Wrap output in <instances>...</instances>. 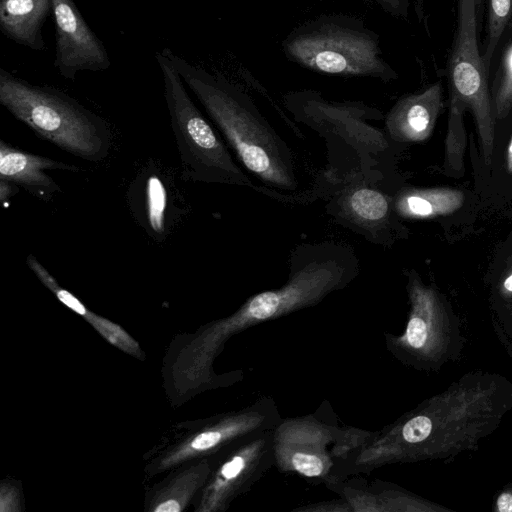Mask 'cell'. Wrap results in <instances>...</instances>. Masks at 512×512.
<instances>
[{
  "instance_id": "ac0fdd59",
  "label": "cell",
  "mask_w": 512,
  "mask_h": 512,
  "mask_svg": "<svg viewBox=\"0 0 512 512\" xmlns=\"http://www.w3.org/2000/svg\"><path fill=\"white\" fill-rule=\"evenodd\" d=\"M409 293L412 301V315L408 321L403 338L411 348L420 349L427 342V322L423 317V311L417 297L412 292L409 291Z\"/></svg>"
},
{
  "instance_id": "5bb4252c",
  "label": "cell",
  "mask_w": 512,
  "mask_h": 512,
  "mask_svg": "<svg viewBox=\"0 0 512 512\" xmlns=\"http://www.w3.org/2000/svg\"><path fill=\"white\" fill-rule=\"evenodd\" d=\"M464 200L462 191L449 187L404 189L395 197L393 210L405 219H431L456 212Z\"/></svg>"
},
{
  "instance_id": "d6986e66",
  "label": "cell",
  "mask_w": 512,
  "mask_h": 512,
  "mask_svg": "<svg viewBox=\"0 0 512 512\" xmlns=\"http://www.w3.org/2000/svg\"><path fill=\"white\" fill-rule=\"evenodd\" d=\"M165 189L157 178H150L147 194V215L150 226L160 232L163 228V216L166 208Z\"/></svg>"
},
{
  "instance_id": "52a82bcc",
  "label": "cell",
  "mask_w": 512,
  "mask_h": 512,
  "mask_svg": "<svg viewBox=\"0 0 512 512\" xmlns=\"http://www.w3.org/2000/svg\"><path fill=\"white\" fill-rule=\"evenodd\" d=\"M475 0H458V24L448 63L451 96L470 108L475 118L485 164L492 160L494 114L488 73L477 43Z\"/></svg>"
},
{
  "instance_id": "277c9868",
  "label": "cell",
  "mask_w": 512,
  "mask_h": 512,
  "mask_svg": "<svg viewBox=\"0 0 512 512\" xmlns=\"http://www.w3.org/2000/svg\"><path fill=\"white\" fill-rule=\"evenodd\" d=\"M0 103L39 137L76 157L97 162L108 154L106 122L57 88L31 84L0 68Z\"/></svg>"
},
{
  "instance_id": "44dd1931",
  "label": "cell",
  "mask_w": 512,
  "mask_h": 512,
  "mask_svg": "<svg viewBox=\"0 0 512 512\" xmlns=\"http://www.w3.org/2000/svg\"><path fill=\"white\" fill-rule=\"evenodd\" d=\"M369 5H376L393 17H406L409 0H360Z\"/></svg>"
},
{
  "instance_id": "30bf717a",
  "label": "cell",
  "mask_w": 512,
  "mask_h": 512,
  "mask_svg": "<svg viewBox=\"0 0 512 512\" xmlns=\"http://www.w3.org/2000/svg\"><path fill=\"white\" fill-rule=\"evenodd\" d=\"M442 107L440 82L420 93L405 95L397 100L386 116L387 132L398 142H423L431 136Z\"/></svg>"
},
{
  "instance_id": "4316f807",
  "label": "cell",
  "mask_w": 512,
  "mask_h": 512,
  "mask_svg": "<svg viewBox=\"0 0 512 512\" xmlns=\"http://www.w3.org/2000/svg\"><path fill=\"white\" fill-rule=\"evenodd\" d=\"M483 0H475L476 7L478 8L479 5H481Z\"/></svg>"
},
{
  "instance_id": "9a60e30c",
  "label": "cell",
  "mask_w": 512,
  "mask_h": 512,
  "mask_svg": "<svg viewBox=\"0 0 512 512\" xmlns=\"http://www.w3.org/2000/svg\"><path fill=\"white\" fill-rule=\"evenodd\" d=\"M497 50L498 59L490 96L495 116L503 119L512 109V18L499 40Z\"/></svg>"
},
{
  "instance_id": "e0dca14e",
  "label": "cell",
  "mask_w": 512,
  "mask_h": 512,
  "mask_svg": "<svg viewBox=\"0 0 512 512\" xmlns=\"http://www.w3.org/2000/svg\"><path fill=\"white\" fill-rule=\"evenodd\" d=\"M487 38L483 54L484 67L488 73L499 40L512 18V0H486Z\"/></svg>"
},
{
  "instance_id": "8992f818",
  "label": "cell",
  "mask_w": 512,
  "mask_h": 512,
  "mask_svg": "<svg viewBox=\"0 0 512 512\" xmlns=\"http://www.w3.org/2000/svg\"><path fill=\"white\" fill-rule=\"evenodd\" d=\"M164 97L185 181L254 187L190 98L167 48L156 53Z\"/></svg>"
},
{
  "instance_id": "2e32d148",
  "label": "cell",
  "mask_w": 512,
  "mask_h": 512,
  "mask_svg": "<svg viewBox=\"0 0 512 512\" xmlns=\"http://www.w3.org/2000/svg\"><path fill=\"white\" fill-rule=\"evenodd\" d=\"M466 106L456 97L451 96L448 130L445 143V166L455 174L461 173L463 168V154L465 151V128L463 113Z\"/></svg>"
},
{
  "instance_id": "484cf974",
  "label": "cell",
  "mask_w": 512,
  "mask_h": 512,
  "mask_svg": "<svg viewBox=\"0 0 512 512\" xmlns=\"http://www.w3.org/2000/svg\"><path fill=\"white\" fill-rule=\"evenodd\" d=\"M503 288L506 292L512 293V270L505 278Z\"/></svg>"
},
{
  "instance_id": "603a6c76",
  "label": "cell",
  "mask_w": 512,
  "mask_h": 512,
  "mask_svg": "<svg viewBox=\"0 0 512 512\" xmlns=\"http://www.w3.org/2000/svg\"><path fill=\"white\" fill-rule=\"evenodd\" d=\"M498 510L501 512H512V495L502 494L497 501Z\"/></svg>"
},
{
  "instance_id": "4fadbf2b",
  "label": "cell",
  "mask_w": 512,
  "mask_h": 512,
  "mask_svg": "<svg viewBox=\"0 0 512 512\" xmlns=\"http://www.w3.org/2000/svg\"><path fill=\"white\" fill-rule=\"evenodd\" d=\"M337 202L340 218L345 219L349 226L365 229L368 233H372V229L384 228L393 209L386 195L366 186L345 190Z\"/></svg>"
},
{
  "instance_id": "d4e9b609",
  "label": "cell",
  "mask_w": 512,
  "mask_h": 512,
  "mask_svg": "<svg viewBox=\"0 0 512 512\" xmlns=\"http://www.w3.org/2000/svg\"><path fill=\"white\" fill-rule=\"evenodd\" d=\"M507 170L510 174H512V138L509 142L507 150Z\"/></svg>"
},
{
  "instance_id": "8fae6325",
  "label": "cell",
  "mask_w": 512,
  "mask_h": 512,
  "mask_svg": "<svg viewBox=\"0 0 512 512\" xmlns=\"http://www.w3.org/2000/svg\"><path fill=\"white\" fill-rule=\"evenodd\" d=\"M45 170L79 172L80 168L49 157L28 153L0 141V180L24 188L30 194L49 200L61 192L60 186Z\"/></svg>"
},
{
  "instance_id": "7a4b0ae2",
  "label": "cell",
  "mask_w": 512,
  "mask_h": 512,
  "mask_svg": "<svg viewBox=\"0 0 512 512\" xmlns=\"http://www.w3.org/2000/svg\"><path fill=\"white\" fill-rule=\"evenodd\" d=\"M281 50L289 61L320 74L383 83L398 77L384 59L380 35L350 14H322L296 26L283 39Z\"/></svg>"
},
{
  "instance_id": "7402d4cb",
  "label": "cell",
  "mask_w": 512,
  "mask_h": 512,
  "mask_svg": "<svg viewBox=\"0 0 512 512\" xmlns=\"http://www.w3.org/2000/svg\"><path fill=\"white\" fill-rule=\"evenodd\" d=\"M18 186L4 180H0V200L6 204L9 199L18 192Z\"/></svg>"
},
{
  "instance_id": "7c38bea8",
  "label": "cell",
  "mask_w": 512,
  "mask_h": 512,
  "mask_svg": "<svg viewBox=\"0 0 512 512\" xmlns=\"http://www.w3.org/2000/svg\"><path fill=\"white\" fill-rule=\"evenodd\" d=\"M50 11L51 0H0V29L20 45L43 50L42 27Z\"/></svg>"
},
{
  "instance_id": "9c48e42d",
  "label": "cell",
  "mask_w": 512,
  "mask_h": 512,
  "mask_svg": "<svg viewBox=\"0 0 512 512\" xmlns=\"http://www.w3.org/2000/svg\"><path fill=\"white\" fill-rule=\"evenodd\" d=\"M273 430L254 434L236 445L213 483L214 502L249 491L275 465Z\"/></svg>"
},
{
  "instance_id": "ffe728a7",
  "label": "cell",
  "mask_w": 512,
  "mask_h": 512,
  "mask_svg": "<svg viewBox=\"0 0 512 512\" xmlns=\"http://www.w3.org/2000/svg\"><path fill=\"white\" fill-rule=\"evenodd\" d=\"M432 430V421L427 416L419 415L408 420L401 428L403 441L410 444L422 442Z\"/></svg>"
},
{
  "instance_id": "6da1fadb",
  "label": "cell",
  "mask_w": 512,
  "mask_h": 512,
  "mask_svg": "<svg viewBox=\"0 0 512 512\" xmlns=\"http://www.w3.org/2000/svg\"><path fill=\"white\" fill-rule=\"evenodd\" d=\"M167 51L242 165L271 188L295 190L298 181L292 151L253 99L224 76L189 63L169 48Z\"/></svg>"
},
{
  "instance_id": "ba28073f",
  "label": "cell",
  "mask_w": 512,
  "mask_h": 512,
  "mask_svg": "<svg viewBox=\"0 0 512 512\" xmlns=\"http://www.w3.org/2000/svg\"><path fill=\"white\" fill-rule=\"evenodd\" d=\"M56 45L54 66L74 80L78 72L104 71L111 65L103 42L91 30L73 0H51Z\"/></svg>"
},
{
  "instance_id": "cb8c5ba5",
  "label": "cell",
  "mask_w": 512,
  "mask_h": 512,
  "mask_svg": "<svg viewBox=\"0 0 512 512\" xmlns=\"http://www.w3.org/2000/svg\"><path fill=\"white\" fill-rule=\"evenodd\" d=\"M180 510V506L175 500H167L161 504H159L155 511L157 512H178Z\"/></svg>"
},
{
  "instance_id": "5b68a950",
  "label": "cell",
  "mask_w": 512,
  "mask_h": 512,
  "mask_svg": "<svg viewBox=\"0 0 512 512\" xmlns=\"http://www.w3.org/2000/svg\"><path fill=\"white\" fill-rule=\"evenodd\" d=\"M275 465L314 483L333 487L355 472V464L371 432L339 424L333 412L281 419L273 430Z\"/></svg>"
},
{
  "instance_id": "3957f363",
  "label": "cell",
  "mask_w": 512,
  "mask_h": 512,
  "mask_svg": "<svg viewBox=\"0 0 512 512\" xmlns=\"http://www.w3.org/2000/svg\"><path fill=\"white\" fill-rule=\"evenodd\" d=\"M358 272V258L347 245L334 241L300 244L291 252L286 283L250 297L225 321V329L236 332L315 306L347 287Z\"/></svg>"
}]
</instances>
